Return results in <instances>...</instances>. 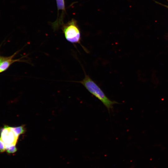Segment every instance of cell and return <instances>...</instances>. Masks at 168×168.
Instances as JSON below:
<instances>
[{
	"label": "cell",
	"mask_w": 168,
	"mask_h": 168,
	"mask_svg": "<svg viewBox=\"0 0 168 168\" xmlns=\"http://www.w3.org/2000/svg\"><path fill=\"white\" fill-rule=\"evenodd\" d=\"M18 137L15 134L11 127L6 126L1 130L0 138L5 143V147L16 145Z\"/></svg>",
	"instance_id": "3957f363"
},
{
	"label": "cell",
	"mask_w": 168,
	"mask_h": 168,
	"mask_svg": "<svg viewBox=\"0 0 168 168\" xmlns=\"http://www.w3.org/2000/svg\"><path fill=\"white\" fill-rule=\"evenodd\" d=\"M12 58V57H10L8 59H2L0 63V72L6 70L12 63L15 61L20 60H13Z\"/></svg>",
	"instance_id": "277c9868"
},
{
	"label": "cell",
	"mask_w": 168,
	"mask_h": 168,
	"mask_svg": "<svg viewBox=\"0 0 168 168\" xmlns=\"http://www.w3.org/2000/svg\"><path fill=\"white\" fill-rule=\"evenodd\" d=\"M6 150L5 145L0 138V152H3Z\"/></svg>",
	"instance_id": "ba28073f"
},
{
	"label": "cell",
	"mask_w": 168,
	"mask_h": 168,
	"mask_svg": "<svg viewBox=\"0 0 168 168\" xmlns=\"http://www.w3.org/2000/svg\"><path fill=\"white\" fill-rule=\"evenodd\" d=\"M6 150L9 153H12L17 151L16 145H10L6 146Z\"/></svg>",
	"instance_id": "8992f818"
},
{
	"label": "cell",
	"mask_w": 168,
	"mask_h": 168,
	"mask_svg": "<svg viewBox=\"0 0 168 168\" xmlns=\"http://www.w3.org/2000/svg\"><path fill=\"white\" fill-rule=\"evenodd\" d=\"M12 128L15 134L18 137L20 135L24 133L26 130L24 125L17 127H12Z\"/></svg>",
	"instance_id": "5b68a950"
},
{
	"label": "cell",
	"mask_w": 168,
	"mask_h": 168,
	"mask_svg": "<svg viewBox=\"0 0 168 168\" xmlns=\"http://www.w3.org/2000/svg\"><path fill=\"white\" fill-rule=\"evenodd\" d=\"M63 31L65 38L68 41L73 44H80V31L75 21L72 20L65 25Z\"/></svg>",
	"instance_id": "7a4b0ae2"
},
{
	"label": "cell",
	"mask_w": 168,
	"mask_h": 168,
	"mask_svg": "<svg viewBox=\"0 0 168 168\" xmlns=\"http://www.w3.org/2000/svg\"><path fill=\"white\" fill-rule=\"evenodd\" d=\"M58 8L59 10L64 9V0H56Z\"/></svg>",
	"instance_id": "52a82bcc"
},
{
	"label": "cell",
	"mask_w": 168,
	"mask_h": 168,
	"mask_svg": "<svg viewBox=\"0 0 168 168\" xmlns=\"http://www.w3.org/2000/svg\"><path fill=\"white\" fill-rule=\"evenodd\" d=\"M82 84L92 95L99 100L107 108L109 112L113 105L119 103L109 99L100 87L88 75H85L84 78L78 82Z\"/></svg>",
	"instance_id": "6da1fadb"
}]
</instances>
